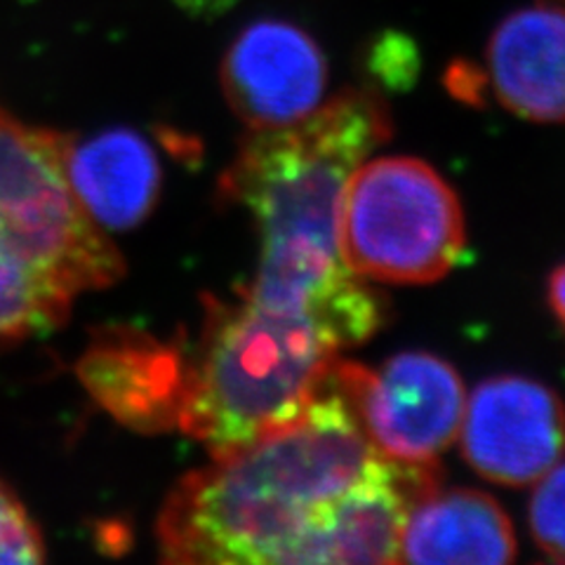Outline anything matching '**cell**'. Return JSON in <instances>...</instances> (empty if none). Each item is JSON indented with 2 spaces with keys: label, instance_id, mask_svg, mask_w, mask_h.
<instances>
[{
  "label": "cell",
  "instance_id": "cell-1",
  "mask_svg": "<svg viewBox=\"0 0 565 565\" xmlns=\"http://www.w3.org/2000/svg\"><path fill=\"white\" fill-rule=\"evenodd\" d=\"M388 137L384 97L349 87L295 126L247 132L220 182L222 199L250 212L259 232L247 295L313 313L344 344L384 321L382 297L342 262L340 212L349 177Z\"/></svg>",
  "mask_w": 565,
  "mask_h": 565
},
{
  "label": "cell",
  "instance_id": "cell-2",
  "mask_svg": "<svg viewBox=\"0 0 565 565\" xmlns=\"http://www.w3.org/2000/svg\"><path fill=\"white\" fill-rule=\"evenodd\" d=\"M377 457L326 377L295 422L174 483L156 521L158 552L184 565H311L334 507Z\"/></svg>",
  "mask_w": 565,
  "mask_h": 565
},
{
  "label": "cell",
  "instance_id": "cell-3",
  "mask_svg": "<svg viewBox=\"0 0 565 565\" xmlns=\"http://www.w3.org/2000/svg\"><path fill=\"white\" fill-rule=\"evenodd\" d=\"M338 338L302 309L205 299L199 342L186 353L177 429L210 455L253 444L302 415L338 361Z\"/></svg>",
  "mask_w": 565,
  "mask_h": 565
},
{
  "label": "cell",
  "instance_id": "cell-4",
  "mask_svg": "<svg viewBox=\"0 0 565 565\" xmlns=\"http://www.w3.org/2000/svg\"><path fill=\"white\" fill-rule=\"evenodd\" d=\"M465 212L455 189L413 156L365 158L344 189L340 255L365 280L422 286L465 253Z\"/></svg>",
  "mask_w": 565,
  "mask_h": 565
},
{
  "label": "cell",
  "instance_id": "cell-5",
  "mask_svg": "<svg viewBox=\"0 0 565 565\" xmlns=\"http://www.w3.org/2000/svg\"><path fill=\"white\" fill-rule=\"evenodd\" d=\"M66 139L26 126L0 106V228L35 269L76 299L118 282L126 259L71 191Z\"/></svg>",
  "mask_w": 565,
  "mask_h": 565
},
{
  "label": "cell",
  "instance_id": "cell-6",
  "mask_svg": "<svg viewBox=\"0 0 565 565\" xmlns=\"http://www.w3.org/2000/svg\"><path fill=\"white\" fill-rule=\"evenodd\" d=\"M328 380L359 419L370 446L386 459L434 465L459 436L465 382L434 353H398L377 370L338 359Z\"/></svg>",
  "mask_w": 565,
  "mask_h": 565
},
{
  "label": "cell",
  "instance_id": "cell-7",
  "mask_svg": "<svg viewBox=\"0 0 565 565\" xmlns=\"http://www.w3.org/2000/svg\"><path fill=\"white\" fill-rule=\"evenodd\" d=\"M220 83L247 130H278L305 120L326 102L328 60L307 29L262 17L226 47Z\"/></svg>",
  "mask_w": 565,
  "mask_h": 565
},
{
  "label": "cell",
  "instance_id": "cell-8",
  "mask_svg": "<svg viewBox=\"0 0 565 565\" xmlns=\"http://www.w3.org/2000/svg\"><path fill=\"white\" fill-rule=\"evenodd\" d=\"M459 444L469 467L500 486H530L565 455V403L546 384L502 375L467 398Z\"/></svg>",
  "mask_w": 565,
  "mask_h": 565
},
{
  "label": "cell",
  "instance_id": "cell-9",
  "mask_svg": "<svg viewBox=\"0 0 565 565\" xmlns=\"http://www.w3.org/2000/svg\"><path fill=\"white\" fill-rule=\"evenodd\" d=\"M81 384L120 424L139 434L177 429L186 351L130 326L99 328L76 365Z\"/></svg>",
  "mask_w": 565,
  "mask_h": 565
},
{
  "label": "cell",
  "instance_id": "cell-10",
  "mask_svg": "<svg viewBox=\"0 0 565 565\" xmlns=\"http://www.w3.org/2000/svg\"><path fill=\"white\" fill-rule=\"evenodd\" d=\"M486 81L507 111L533 122H565V6L516 8L494 26Z\"/></svg>",
  "mask_w": 565,
  "mask_h": 565
},
{
  "label": "cell",
  "instance_id": "cell-11",
  "mask_svg": "<svg viewBox=\"0 0 565 565\" xmlns=\"http://www.w3.org/2000/svg\"><path fill=\"white\" fill-rule=\"evenodd\" d=\"M66 177L85 215L102 232H128L145 222L161 193V163L149 141L116 128L66 139Z\"/></svg>",
  "mask_w": 565,
  "mask_h": 565
},
{
  "label": "cell",
  "instance_id": "cell-12",
  "mask_svg": "<svg viewBox=\"0 0 565 565\" xmlns=\"http://www.w3.org/2000/svg\"><path fill=\"white\" fill-rule=\"evenodd\" d=\"M516 546L514 525L488 492L436 488L405 516L398 563L502 565L516 558Z\"/></svg>",
  "mask_w": 565,
  "mask_h": 565
},
{
  "label": "cell",
  "instance_id": "cell-13",
  "mask_svg": "<svg viewBox=\"0 0 565 565\" xmlns=\"http://www.w3.org/2000/svg\"><path fill=\"white\" fill-rule=\"evenodd\" d=\"M74 297L45 278L0 228V351L66 323Z\"/></svg>",
  "mask_w": 565,
  "mask_h": 565
},
{
  "label": "cell",
  "instance_id": "cell-14",
  "mask_svg": "<svg viewBox=\"0 0 565 565\" xmlns=\"http://www.w3.org/2000/svg\"><path fill=\"white\" fill-rule=\"evenodd\" d=\"M530 533L537 550L556 563H565V462L561 459L535 481L527 509Z\"/></svg>",
  "mask_w": 565,
  "mask_h": 565
},
{
  "label": "cell",
  "instance_id": "cell-15",
  "mask_svg": "<svg viewBox=\"0 0 565 565\" xmlns=\"http://www.w3.org/2000/svg\"><path fill=\"white\" fill-rule=\"evenodd\" d=\"M45 540L22 500L0 479V563H43Z\"/></svg>",
  "mask_w": 565,
  "mask_h": 565
},
{
  "label": "cell",
  "instance_id": "cell-16",
  "mask_svg": "<svg viewBox=\"0 0 565 565\" xmlns=\"http://www.w3.org/2000/svg\"><path fill=\"white\" fill-rule=\"evenodd\" d=\"M365 66L370 76L388 90H405L417 78L419 52L408 35L388 31L370 43Z\"/></svg>",
  "mask_w": 565,
  "mask_h": 565
},
{
  "label": "cell",
  "instance_id": "cell-17",
  "mask_svg": "<svg viewBox=\"0 0 565 565\" xmlns=\"http://www.w3.org/2000/svg\"><path fill=\"white\" fill-rule=\"evenodd\" d=\"M446 83L455 97H462L469 104H479V97L488 87L486 71L471 66L469 62H452L446 71Z\"/></svg>",
  "mask_w": 565,
  "mask_h": 565
},
{
  "label": "cell",
  "instance_id": "cell-18",
  "mask_svg": "<svg viewBox=\"0 0 565 565\" xmlns=\"http://www.w3.org/2000/svg\"><path fill=\"white\" fill-rule=\"evenodd\" d=\"M189 14L196 17H217L232 8L236 0H177Z\"/></svg>",
  "mask_w": 565,
  "mask_h": 565
},
{
  "label": "cell",
  "instance_id": "cell-19",
  "mask_svg": "<svg viewBox=\"0 0 565 565\" xmlns=\"http://www.w3.org/2000/svg\"><path fill=\"white\" fill-rule=\"evenodd\" d=\"M550 302L565 328V264H561L550 278Z\"/></svg>",
  "mask_w": 565,
  "mask_h": 565
},
{
  "label": "cell",
  "instance_id": "cell-20",
  "mask_svg": "<svg viewBox=\"0 0 565 565\" xmlns=\"http://www.w3.org/2000/svg\"><path fill=\"white\" fill-rule=\"evenodd\" d=\"M554 3H561V6H565V0H554Z\"/></svg>",
  "mask_w": 565,
  "mask_h": 565
}]
</instances>
